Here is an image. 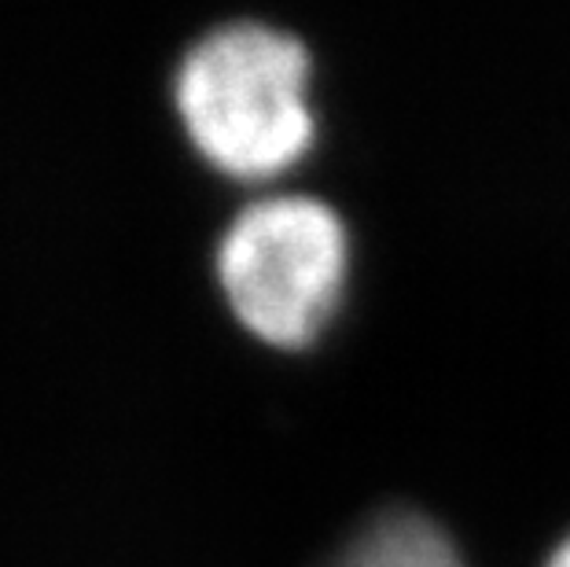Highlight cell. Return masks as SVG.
I'll return each instance as SVG.
<instances>
[{
  "label": "cell",
  "mask_w": 570,
  "mask_h": 567,
  "mask_svg": "<svg viewBox=\"0 0 570 567\" xmlns=\"http://www.w3.org/2000/svg\"><path fill=\"white\" fill-rule=\"evenodd\" d=\"M549 567H570V538L563 541L560 549H556V557L549 560Z\"/></svg>",
  "instance_id": "4"
},
{
  "label": "cell",
  "mask_w": 570,
  "mask_h": 567,
  "mask_svg": "<svg viewBox=\"0 0 570 567\" xmlns=\"http://www.w3.org/2000/svg\"><path fill=\"white\" fill-rule=\"evenodd\" d=\"M309 56L291 33L262 22L217 27L177 70V111L217 170L269 177L313 140Z\"/></svg>",
  "instance_id": "1"
},
{
  "label": "cell",
  "mask_w": 570,
  "mask_h": 567,
  "mask_svg": "<svg viewBox=\"0 0 570 567\" xmlns=\"http://www.w3.org/2000/svg\"><path fill=\"white\" fill-rule=\"evenodd\" d=\"M217 273L236 317L276 346H302L338 306L346 281V228L332 207L276 196L228 225Z\"/></svg>",
  "instance_id": "2"
},
{
  "label": "cell",
  "mask_w": 570,
  "mask_h": 567,
  "mask_svg": "<svg viewBox=\"0 0 570 567\" xmlns=\"http://www.w3.org/2000/svg\"><path fill=\"white\" fill-rule=\"evenodd\" d=\"M327 567H464L431 520L416 512H383L346 541Z\"/></svg>",
  "instance_id": "3"
}]
</instances>
